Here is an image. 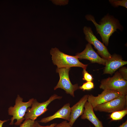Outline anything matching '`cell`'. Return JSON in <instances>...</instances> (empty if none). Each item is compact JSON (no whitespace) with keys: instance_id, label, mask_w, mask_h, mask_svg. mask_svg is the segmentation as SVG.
<instances>
[{"instance_id":"obj_12","label":"cell","mask_w":127,"mask_h":127,"mask_svg":"<svg viewBox=\"0 0 127 127\" xmlns=\"http://www.w3.org/2000/svg\"><path fill=\"white\" fill-rule=\"evenodd\" d=\"M88 95H84L75 104L71 107L70 119L69 123L72 127L77 119L83 113L84 106L87 101Z\"/></svg>"},{"instance_id":"obj_18","label":"cell","mask_w":127,"mask_h":127,"mask_svg":"<svg viewBox=\"0 0 127 127\" xmlns=\"http://www.w3.org/2000/svg\"><path fill=\"white\" fill-rule=\"evenodd\" d=\"M94 85L91 81H88L84 83L81 86L79 87V89L83 91L90 90L94 88Z\"/></svg>"},{"instance_id":"obj_1","label":"cell","mask_w":127,"mask_h":127,"mask_svg":"<svg viewBox=\"0 0 127 127\" xmlns=\"http://www.w3.org/2000/svg\"><path fill=\"white\" fill-rule=\"evenodd\" d=\"M87 19L92 22L95 25L96 31L99 34L103 43L108 46L110 37L117 29L120 30L121 26L118 21L110 16H105L98 24L96 22L93 16L88 15L85 16Z\"/></svg>"},{"instance_id":"obj_3","label":"cell","mask_w":127,"mask_h":127,"mask_svg":"<svg viewBox=\"0 0 127 127\" xmlns=\"http://www.w3.org/2000/svg\"><path fill=\"white\" fill-rule=\"evenodd\" d=\"M34 99L32 98L27 102L23 101V98L18 95L15 100V104L13 107L11 106L8 110V115L12 117L9 124L12 125L14 120L16 121L14 124L16 126L20 125L25 119L24 116L28 108L31 106Z\"/></svg>"},{"instance_id":"obj_10","label":"cell","mask_w":127,"mask_h":127,"mask_svg":"<svg viewBox=\"0 0 127 127\" xmlns=\"http://www.w3.org/2000/svg\"><path fill=\"white\" fill-rule=\"evenodd\" d=\"M78 59H85L89 60L91 63H96L105 65L106 60L101 58L92 48L91 44H86L84 50L80 53L76 54Z\"/></svg>"},{"instance_id":"obj_4","label":"cell","mask_w":127,"mask_h":127,"mask_svg":"<svg viewBox=\"0 0 127 127\" xmlns=\"http://www.w3.org/2000/svg\"><path fill=\"white\" fill-rule=\"evenodd\" d=\"M99 87L103 90H113L118 91L121 95H127V81L124 79L118 71L113 77L102 80Z\"/></svg>"},{"instance_id":"obj_11","label":"cell","mask_w":127,"mask_h":127,"mask_svg":"<svg viewBox=\"0 0 127 127\" xmlns=\"http://www.w3.org/2000/svg\"><path fill=\"white\" fill-rule=\"evenodd\" d=\"M127 64V61L123 60L120 56L114 54L110 58L106 60L103 74H109L111 75L118 69Z\"/></svg>"},{"instance_id":"obj_19","label":"cell","mask_w":127,"mask_h":127,"mask_svg":"<svg viewBox=\"0 0 127 127\" xmlns=\"http://www.w3.org/2000/svg\"><path fill=\"white\" fill-rule=\"evenodd\" d=\"M82 74L83 77V80L86 81L87 82H92L93 81V78L92 75L86 71V69H83Z\"/></svg>"},{"instance_id":"obj_15","label":"cell","mask_w":127,"mask_h":127,"mask_svg":"<svg viewBox=\"0 0 127 127\" xmlns=\"http://www.w3.org/2000/svg\"><path fill=\"white\" fill-rule=\"evenodd\" d=\"M127 114V109H126L112 112L109 116L112 120H118L122 119Z\"/></svg>"},{"instance_id":"obj_8","label":"cell","mask_w":127,"mask_h":127,"mask_svg":"<svg viewBox=\"0 0 127 127\" xmlns=\"http://www.w3.org/2000/svg\"><path fill=\"white\" fill-rule=\"evenodd\" d=\"M83 30L87 41L94 46L98 54L102 58L106 60L111 57L112 55L109 53L106 47L97 39L93 34L91 28L85 26Z\"/></svg>"},{"instance_id":"obj_6","label":"cell","mask_w":127,"mask_h":127,"mask_svg":"<svg viewBox=\"0 0 127 127\" xmlns=\"http://www.w3.org/2000/svg\"><path fill=\"white\" fill-rule=\"evenodd\" d=\"M127 109V95H120L107 102L98 105L94 108L95 111L112 113Z\"/></svg>"},{"instance_id":"obj_7","label":"cell","mask_w":127,"mask_h":127,"mask_svg":"<svg viewBox=\"0 0 127 127\" xmlns=\"http://www.w3.org/2000/svg\"><path fill=\"white\" fill-rule=\"evenodd\" d=\"M70 68H57L56 70L59 73L60 79L56 85L54 87V90L58 88L64 90L67 94L74 97V92L79 89L78 84H73L69 79V72Z\"/></svg>"},{"instance_id":"obj_23","label":"cell","mask_w":127,"mask_h":127,"mask_svg":"<svg viewBox=\"0 0 127 127\" xmlns=\"http://www.w3.org/2000/svg\"><path fill=\"white\" fill-rule=\"evenodd\" d=\"M118 127H127V120H126Z\"/></svg>"},{"instance_id":"obj_22","label":"cell","mask_w":127,"mask_h":127,"mask_svg":"<svg viewBox=\"0 0 127 127\" xmlns=\"http://www.w3.org/2000/svg\"><path fill=\"white\" fill-rule=\"evenodd\" d=\"M56 124V123H54L51 124L49 125L44 126L40 125L38 123L37 124V127H54Z\"/></svg>"},{"instance_id":"obj_17","label":"cell","mask_w":127,"mask_h":127,"mask_svg":"<svg viewBox=\"0 0 127 127\" xmlns=\"http://www.w3.org/2000/svg\"><path fill=\"white\" fill-rule=\"evenodd\" d=\"M110 2L115 7H117L121 6L127 8V0H110Z\"/></svg>"},{"instance_id":"obj_14","label":"cell","mask_w":127,"mask_h":127,"mask_svg":"<svg viewBox=\"0 0 127 127\" xmlns=\"http://www.w3.org/2000/svg\"><path fill=\"white\" fill-rule=\"evenodd\" d=\"M84 108L83 113L81 117L82 119L88 120L95 127H104L102 122L95 114L93 106L87 101L85 104Z\"/></svg>"},{"instance_id":"obj_20","label":"cell","mask_w":127,"mask_h":127,"mask_svg":"<svg viewBox=\"0 0 127 127\" xmlns=\"http://www.w3.org/2000/svg\"><path fill=\"white\" fill-rule=\"evenodd\" d=\"M127 69L126 67H123L119 68V72L123 77L126 80H127Z\"/></svg>"},{"instance_id":"obj_5","label":"cell","mask_w":127,"mask_h":127,"mask_svg":"<svg viewBox=\"0 0 127 127\" xmlns=\"http://www.w3.org/2000/svg\"><path fill=\"white\" fill-rule=\"evenodd\" d=\"M62 97L54 94L46 101L42 103L38 102L34 99L31 108H28L24 116L25 120L29 119L35 121L37 118L48 110L47 107L49 104L54 100L60 99Z\"/></svg>"},{"instance_id":"obj_2","label":"cell","mask_w":127,"mask_h":127,"mask_svg":"<svg viewBox=\"0 0 127 127\" xmlns=\"http://www.w3.org/2000/svg\"><path fill=\"white\" fill-rule=\"evenodd\" d=\"M52 62L57 68H70L73 67H81L86 69L87 64H85L79 60L76 56L66 54L60 51L58 48H52L50 50Z\"/></svg>"},{"instance_id":"obj_21","label":"cell","mask_w":127,"mask_h":127,"mask_svg":"<svg viewBox=\"0 0 127 127\" xmlns=\"http://www.w3.org/2000/svg\"><path fill=\"white\" fill-rule=\"evenodd\" d=\"M54 127H72L67 120H65L61 123L57 124Z\"/></svg>"},{"instance_id":"obj_13","label":"cell","mask_w":127,"mask_h":127,"mask_svg":"<svg viewBox=\"0 0 127 127\" xmlns=\"http://www.w3.org/2000/svg\"><path fill=\"white\" fill-rule=\"evenodd\" d=\"M70 105L69 103L66 104L53 115L42 118L39 122L46 123L57 118L62 119L69 122L71 110Z\"/></svg>"},{"instance_id":"obj_25","label":"cell","mask_w":127,"mask_h":127,"mask_svg":"<svg viewBox=\"0 0 127 127\" xmlns=\"http://www.w3.org/2000/svg\"><path fill=\"white\" fill-rule=\"evenodd\" d=\"M89 127H91V126H90Z\"/></svg>"},{"instance_id":"obj_16","label":"cell","mask_w":127,"mask_h":127,"mask_svg":"<svg viewBox=\"0 0 127 127\" xmlns=\"http://www.w3.org/2000/svg\"><path fill=\"white\" fill-rule=\"evenodd\" d=\"M38 123L37 121L26 119L20 125V127H37Z\"/></svg>"},{"instance_id":"obj_9","label":"cell","mask_w":127,"mask_h":127,"mask_svg":"<svg viewBox=\"0 0 127 127\" xmlns=\"http://www.w3.org/2000/svg\"><path fill=\"white\" fill-rule=\"evenodd\" d=\"M118 91L112 90H104L100 94L95 96L88 95L87 101L94 108L97 106L107 102L115 99L120 95Z\"/></svg>"},{"instance_id":"obj_24","label":"cell","mask_w":127,"mask_h":127,"mask_svg":"<svg viewBox=\"0 0 127 127\" xmlns=\"http://www.w3.org/2000/svg\"><path fill=\"white\" fill-rule=\"evenodd\" d=\"M9 120H1L0 119V127H2L3 124L8 121Z\"/></svg>"}]
</instances>
